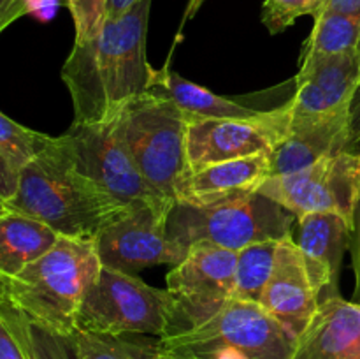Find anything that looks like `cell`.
<instances>
[{
    "mask_svg": "<svg viewBox=\"0 0 360 359\" xmlns=\"http://www.w3.org/2000/svg\"><path fill=\"white\" fill-rule=\"evenodd\" d=\"M153 0H137L125 14L105 20L97 37L74 42L62 69L74 106V123L112 120L132 99L150 90L146 34Z\"/></svg>",
    "mask_w": 360,
    "mask_h": 359,
    "instance_id": "6da1fadb",
    "label": "cell"
},
{
    "mask_svg": "<svg viewBox=\"0 0 360 359\" xmlns=\"http://www.w3.org/2000/svg\"><path fill=\"white\" fill-rule=\"evenodd\" d=\"M7 208L42 222L58 236L76 239H95L123 210L76 168L62 136L51 137L21 169Z\"/></svg>",
    "mask_w": 360,
    "mask_h": 359,
    "instance_id": "7a4b0ae2",
    "label": "cell"
},
{
    "mask_svg": "<svg viewBox=\"0 0 360 359\" xmlns=\"http://www.w3.org/2000/svg\"><path fill=\"white\" fill-rule=\"evenodd\" d=\"M101 267L94 239L60 236L48 252L7 282L6 301L32 322L69 336Z\"/></svg>",
    "mask_w": 360,
    "mask_h": 359,
    "instance_id": "3957f363",
    "label": "cell"
},
{
    "mask_svg": "<svg viewBox=\"0 0 360 359\" xmlns=\"http://www.w3.org/2000/svg\"><path fill=\"white\" fill-rule=\"evenodd\" d=\"M116 127L151 189L174 201L179 182L188 175V116L158 87L132 99L116 115Z\"/></svg>",
    "mask_w": 360,
    "mask_h": 359,
    "instance_id": "277c9868",
    "label": "cell"
},
{
    "mask_svg": "<svg viewBox=\"0 0 360 359\" xmlns=\"http://www.w3.org/2000/svg\"><path fill=\"white\" fill-rule=\"evenodd\" d=\"M294 222L290 211L260 192L206 208L172 201L167 236L185 248L206 241L239 252L253 243L294 238Z\"/></svg>",
    "mask_w": 360,
    "mask_h": 359,
    "instance_id": "5b68a950",
    "label": "cell"
},
{
    "mask_svg": "<svg viewBox=\"0 0 360 359\" xmlns=\"http://www.w3.org/2000/svg\"><path fill=\"white\" fill-rule=\"evenodd\" d=\"M295 338L259 303L229 299L218 312L181 333L158 338V348L179 359H206L234 348L248 359H290Z\"/></svg>",
    "mask_w": 360,
    "mask_h": 359,
    "instance_id": "8992f818",
    "label": "cell"
},
{
    "mask_svg": "<svg viewBox=\"0 0 360 359\" xmlns=\"http://www.w3.org/2000/svg\"><path fill=\"white\" fill-rule=\"evenodd\" d=\"M176 301L167 289H157L137 275L102 266L88 287L76 329L97 334L162 338L174 319Z\"/></svg>",
    "mask_w": 360,
    "mask_h": 359,
    "instance_id": "52a82bcc",
    "label": "cell"
},
{
    "mask_svg": "<svg viewBox=\"0 0 360 359\" xmlns=\"http://www.w3.org/2000/svg\"><path fill=\"white\" fill-rule=\"evenodd\" d=\"M171 206L172 199L157 197L123 208L94 239L102 266L137 275L146 267L181 263L188 248L167 236Z\"/></svg>",
    "mask_w": 360,
    "mask_h": 359,
    "instance_id": "ba28073f",
    "label": "cell"
},
{
    "mask_svg": "<svg viewBox=\"0 0 360 359\" xmlns=\"http://www.w3.org/2000/svg\"><path fill=\"white\" fill-rule=\"evenodd\" d=\"M295 218L309 213H336L354 231L360 201V155L340 151L301 171L271 176L259 190Z\"/></svg>",
    "mask_w": 360,
    "mask_h": 359,
    "instance_id": "9c48e42d",
    "label": "cell"
},
{
    "mask_svg": "<svg viewBox=\"0 0 360 359\" xmlns=\"http://www.w3.org/2000/svg\"><path fill=\"white\" fill-rule=\"evenodd\" d=\"M238 252L200 241L167 273V291L176 301L169 334L197 326L234 299Z\"/></svg>",
    "mask_w": 360,
    "mask_h": 359,
    "instance_id": "30bf717a",
    "label": "cell"
},
{
    "mask_svg": "<svg viewBox=\"0 0 360 359\" xmlns=\"http://www.w3.org/2000/svg\"><path fill=\"white\" fill-rule=\"evenodd\" d=\"M62 137L76 168L120 206L164 197L151 189L134 162L118 132L116 116L101 123H72Z\"/></svg>",
    "mask_w": 360,
    "mask_h": 359,
    "instance_id": "8fae6325",
    "label": "cell"
},
{
    "mask_svg": "<svg viewBox=\"0 0 360 359\" xmlns=\"http://www.w3.org/2000/svg\"><path fill=\"white\" fill-rule=\"evenodd\" d=\"M290 122L288 106L266 109L255 118H188L186 160L188 172L218 162L273 153Z\"/></svg>",
    "mask_w": 360,
    "mask_h": 359,
    "instance_id": "7c38bea8",
    "label": "cell"
},
{
    "mask_svg": "<svg viewBox=\"0 0 360 359\" xmlns=\"http://www.w3.org/2000/svg\"><path fill=\"white\" fill-rule=\"evenodd\" d=\"M320 301L322 299L295 239H281L273 273L264 287L259 305L297 338L319 312Z\"/></svg>",
    "mask_w": 360,
    "mask_h": 359,
    "instance_id": "4fadbf2b",
    "label": "cell"
},
{
    "mask_svg": "<svg viewBox=\"0 0 360 359\" xmlns=\"http://www.w3.org/2000/svg\"><path fill=\"white\" fill-rule=\"evenodd\" d=\"M297 90L287 102L292 115H326L350 109L360 90V48L301 60Z\"/></svg>",
    "mask_w": 360,
    "mask_h": 359,
    "instance_id": "5bb4252c",
    "label": "cell"
},
{
    "mask_svg": "<svg viewBox=\"0 0 360 359\" xmlns=\"http://www.w3.org/2000/svg\"><path fill=\"white\" fill-rule=\"evenodd\" d=\"M352 120V108L326 115L290 113L287 132L271 153L273 176L301 171L320 158L347 150Z\"/></svg>",
    "mask_w": 360,
    "mask_h": 359,
    "instance_id": "9a60e30c",
    "label": "cell"
},
{
    "mask_svg": "<svg viewBox=\"0 0 360 359\" xmlns=\"http://www.w3.org/2000/svg\"><path fill=\"white\" fill-rule=\"evenodd\" d=\"M273 176L271 153L218 162L188 172L176 189L174 201L195 208L213 206L252 196Z\"/></svg>",
    "mask_w": 360,
    "mask_h": 359,
    "instance_id": "2e32d148",
    "label": "cell"
},
{
    "mask_svg": "<svg viewBox=\"0 0 360 359\" xmlns=\"http://www.w3.org/2000/svg\"><path fill=\"white\" fill-rule=\"evenodd\" d=\"M290 359H360V305L341 296L320 301L319 312L295 338Z\"/></svg>",
    "mask_w": 360,
    "mask_h": 359,
    "instance_id": "e0dca14e",
    "label": "cell"
},
{
    "mask_svg": "<svg viewBox=\"0 0 360 359\" xmlns=\"http://www.w3.org/2000/svg\"><path fill=\"white\" fill-rule=\"evenodd\" d=\"M350 236L352 227L336 213H309L297 218V236L294 239L316 291L320 296L326 292L323 299L338 296L341 260Z\"/></svg>",
    "mask_w": 360,
    "mask_h": 359,
    "instance_id": "ac0fdd59",
    "label": "cell"
},
{
    "mask_svg": "<svg viewBox=\"0 0 360 359\" xmlns=\"http://www.w3.org/2000/svg\"><path fill=\"white\" fill-rule=\"evenodd\" d=\"M60 236L42 222L7 210L0 215V287L48 252Z\"/></svg>",
    "mask_w": 360,
    "mask_h": 359,
    "instance_id": "d6986e66",
    "label": "cell"
},
{
    "mask_svg": "<svg viewBox=\"0 0 360 359\" xmlns=\"http://www.w3.org/2000/svg\"><path fill=\"white\" fill-rule=\"evenodd\" d=\"M151 87H158L169 97L174 99L188 118H255L266 111L213 94L207 88L199 87L179 74L172 73L167 67L155 70Z\"/></svg>",
    "mask_w": 360,
    "mask_h": 359,
    "instance_id": "ffe728a7",
    "label": "cell"
},
{
    "mask_svg": "<svg viewBox=\"0 0 360 359\" xmlns=\"http://www.w3.org/2000/svg\"><path fill=\"white\" fill-rule=\"evenodd\" d=\"M0 315L18 338L28 359H79L70 334H58L32 322L7 301H0Z\"/></svg>",
    "mask_w": 360,
    "mask_h": 359,
    "instance_id": "44dd1931",
    "label": "cell"
},
{
    "mask_svg": "<svg viewBox=\"0 0 360 359\" xmlns=\"http://www.w3.org/2000/svg\"><path fill=\"white\" fill-rule=\"evenodd\" d=\"M70 338L76 345L79 359H150L158 352L157 336H111L76 329Z\"/></svg>",
    "mask_w": 360,
    "mask_h": 359,
    "instance_id": "7402d4cb",
    "label": "cell"
},
{
    "mask_svg": "<svg viewBox=\"0 0 360 359\" xmlns=\"http://www.w3.org/2000/svg\"><path fill=\"white\" fill-rule=\"evenodd\" d=\"M315 27L302 48V58L340 55L355 51L360 46V20L338 13H319Z\"/></svg>",
    "mask_w": 360,
    "mask_h": 359,
    "instance_id": "603a6c76",
    "label": "cell"
},
{
    "mask_svg": "<svg viewBox=\"0 0 360 359\" xmlns=\"http://www.w3.org/2000/svg\"><path fill=\"white\" fill-rule=\"evenodd\" d=\"M280 241H260L238 252L236 263L234 299L259 303L264 287L269 282Z\"/></svg>",
    "mask_w": 360,
    "mask_h": 359,
    "instance_id": "cb8c5ba5",
    "label": "cell"
},
{
    "mask_svg": "<svg viewBox=\"0 0 360 359\" xmlns=\"http://www.w3.org/2000/svg\"><path fill=\"white\" fill-rule=\"evenodd\" d=\"M51 136L20 125L0 111V150L18 172L49 143Z\"/></svg>",
    "mask_w": 360,
    "mask_h": 359,
    "instance_id": "d4e9b609",
    "label": "cell"
},
{
    "mask_svg": "<svg viewBox=\"0 0 360 359\" xmlns=\"http://www.w3.org/2000/svg\"><path fill=\"white\" fill-rule=\"evenodd\" d=\"M76 27V42L97 37L108 20V0H65Z\"/></svg>",
    "mask_w": 360,
    "mask_h": 359,
    "instance_id": "484cf974",
    "label": "cell"
},
{
    "mask_svg": "<svg viewBox=\"0 0 360 359\" xmlns=\"http://www.w3.org/2000/svg\"><path fill=\"white\" fill-rule=\"evenodd\" d=\"M304 14H315L309 0H264L262 4V23L271 34H280Z\"/></svg>",
    "mask_w": 360,
    "mask_h": 359,
    "instance_id": "4316f807",
    "label": "cell"
},
{
    "mask_svg": "<svg viewBox=\"0 0 360 359\" xmlns=\"http://www.w3.org/2000/svg\"><path fill=\"white\" fill-rule=\"evenodd\" d=\"M0 359H28L2 315H0Z\"/></svg>",
    "mask_w": 360,
    "mask_h": 359,
    "instance_id": "83f0119b",
    "label": "cell"
},
{
    "mask_svg": "<svg viewBox=\"0 0 360 359\" xmlns=\"http://www.w3.org/2000/svg\"><path fill=\"white\" fill-rule=\"evenodd\" d=\"M18 178L20 172L13 168L6 155L0 150V197L9 203L18 190Z\"/></svg>",
    "mask_w": 360,
    "mask_h": 359,
    "instance_id": "f1b7e54d",
    "label": "cell"
},
{
    "mask_svg": "<svg viewBox=\"0 0 360 359\" xmlns=\"http://www.w3.org/2000/svg\"><path fill=\"white\" fill-rule=\"evenodd\" d=\"M350 250H352V263H354V273H355V291H354V301L360 305V201L355 210V220H354V231L350 236Z\"/></svg>",
    "mask_w": 360,
    "mask_h": 359,
    "instance_id": "f546056e",
    "label": "cell"
},
{
    "mask_svg": "<svg viewBox=\"0 0 360 359\" xmlns=\"http://www.w3.org/2000/svg\"><path fill=\"white\" fill-rule=\"evenodd\" d=\"M319 13H338L360 20V0H327Z\"/></svg>",
    "mask_w": 360,
    "mask_h": 359,
    "instance_id": "4dcf8cb0",
    "label": "cell"
},
{
    "mask_svg": "<svg viewBox=\"0 0 360 359\" xmlns=\"http://www.w3.org/2000/svg\"><path fill=\"white\" fill-rule=\"evenodd\" d=\"M23 14L27 13L21 0H0V32Z\"/></svg>",
    "mask_w": 360,
    "mask_h": 359,
    "instance_id": "1f68e13d",
    "label": "cell"
},
{
    "mask_svg": "<svg viewBox=\"0 0 360 359\" xmlns=\"http://www.w3.org/2000/svg\"><path fill=\"white\" fill-rule=\"evenodd\" d=\"M136 2L137 0H108V18L109 20L120 18L122 14H125Z\"/></svg>",
    "mask_w": 360,
    "mask_h": 359,
    "instance_id": "d6a6232c",
    "label": "cell"
},
{
    "mask_svg": "<svg viewBox=\"0 0 360 359\" xmlns=\"http://www.w3.org/2000/svg\"><path fill=\"white\" fill-rule=\"evenodd\" d=\"M150 359H179V358H174V355H169L165 354V352H162L160 348H158V352L155 355H151Z\"/></svg>",
    "mask_w": 360,
    "mask_h": 359,
    "instance_id": "836d02e7",
    "label": "cell"
},
{
    "mask_svg": "<svg viewBox=\"0 0 360 359\" xmlns=\"http://www.w3.org/2000/svg\"><path fill=\"white\" fill-rule=\"evenodd\" d=\"M309 2H311L313 9H315V14H316L320 9H322V6L327 2V0H309ZM315 14H313V16H315Z\"/></svg>",
    "mask_w": 360,
    "mask_h": 359,
    "instance_id": "e575fe53",
    "label": "cell"
},
{
    "mask_svg": "<svg viewBox=\"0 0 360 359\" xmlns=\"http://www.w3.org/2000/svg\"><path fill=\"white\" fill-rule=\"evenodd\" d=\"M200 2H202V0H192V2H190V13L188 14H192L193 11H197V7L200 6Z\"/></svg>",
    "mask_w": 360,
    "mask_h": 359,
    "instance_id": "d590c367",
    "label": "cell"
},
{
    "mask_svg": "<svg viewBox=\"0 0 360 359\" xmlns=\"http://www.w3.org/2000/svg\"><path fill=\"white\" fill-rule=\"evenodd\" d=\"M7 210H9V208H7V201H6V199H2V197H0V215L6 213Z\"/></svg>",
    "mask_w": 360,
    "mask_h": 359,
    "instance_id": "8d00e7d4",
    "label": "cell"
},
{
    "mask_svg": "<svg viewBox=\"0 0 360 359\" xmlns=\"http://www.w3.org/2000/svg\"><path fill=\"white\" fill-rule=\"evenodd\" d=\"M0 301H6V291L0 287Z\"/></svg>",
    "mask_w": 360,
    "mask_h": 359,
    "instance_id": "74e56055",
    "label": "cell"
},
{
    "mask_svg": "<svg viewBox=\"0 0 360 359\" xmlns=\"http://www.w3.org/2000/svg\"><path fill=\"white\" fill-rule=\"evenodd\" d=\"M21 4H23V2H21Z\"/></svg>",
    "mask_w": 360,
    "mask_h": 359,
    "instance_id": "f35d334b",
    "label": "cell"
},
{
    "mask_svg": "<svg viewBox=\"0 0 360 359\" xmlns=\"http://www.w3.org/2000/svg\"><path fill=\"white\" fill-rule=\"evenodd\" d=\"M359 48H360V46H359Z\"/></svg>",
    "mask_w": 360,
    "mask_h": 359,
    "instance_id": "ab89813d",
    "label": "cell"
}]
</instances>
